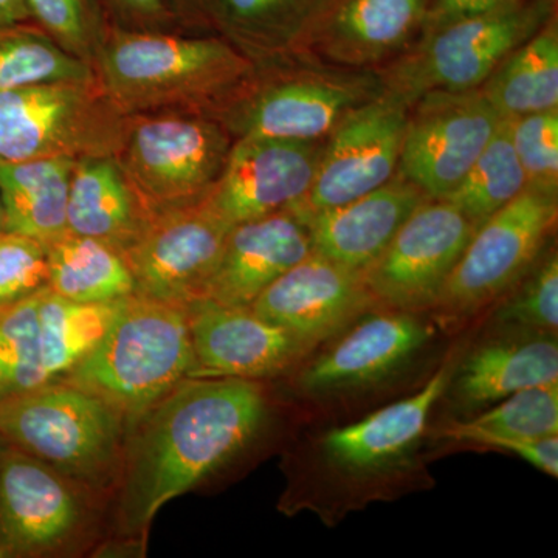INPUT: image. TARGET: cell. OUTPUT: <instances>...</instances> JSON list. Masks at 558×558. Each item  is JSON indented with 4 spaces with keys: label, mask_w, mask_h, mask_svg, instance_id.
Listing matches in <instances>:
<instances>
[{
    "label": "cell",
    "mask_w": 558,
    "mask_h": 558,
    "mask_svg": "<svg viewBox=\"0 0 558 558\" xmlns=\"http://www.w3.org/2000/svg\"><path fill=\"white\" fill-rule=\"evenodd\" d=\"M444 438L469 446L487 447L512 451L513 454L524 459L546 475L558 476V436L542 439H508L499 436L483 435L461 427L457 421L451 422L442 429Z\"/></svg>",
    "instance_id": "obj_38"
},
{
    "label": "cell",
    "mask_w": 558,
    "mask_h": 558,
    "mask_svg": "<svg viewBox=\"0 0 558 558\" xmlns=\"http://www.w3.org/2000/svg\"><path fill=\"white\" fill-rule=\"evenodd\" d=\"M501 119L558 109V27L553 17L480 87Z\"/></svg>",
    "instance_id": "obj_28"
},
{
    "label": "cell",
    "mask_w": 558,
    "mask_h": 558,
    "mask_svg": "<svg viewBox=\"0 0 558 558\" xmlns=\"http://www.w3.org/2000/svg\"><path fill=\"white\" fill-rule=\"evenodd\" d=\"M475 230L450 202L425 201L363 271L366 288L385 310H435Z\"/></svg>",
    "instance_id": "obj_12"
},
{
    "label": "cell",
    "mask_w": 558,
    "mask_h": 558,
    "mask_svg": "<svg viewBox=\"0 0 558 558\" xmlns=\"http://www.w3.org/2000/svg\"><path fill=\"white\" fill-rule=\"evenodd\" d=\"M3 231V208L2 202H0V233Z\"/></svg>",
    "instance_id": "obj_44"
},
{
    "label": "cell",
    "mask_w": 558,
    "mask_h": 558,
    "mask_svg": "<svg viewBox=\"0 0 558 558\" xmlns=\"http://www.w3.org/2000/svg\"><path fill=\"white\" fill-rule=\"evenodd\" d=\"M557 213V191L527 185L476 227L433 311L449 322L470 317L519 286L549 240Z\"/></svg>",
    "instance_id": "obj_10"
},
{
    "label": "cell",
    "mask_w": 558,
    "mask_h": 558,
    "mask_svg": "<svg viewBox=\"0 0 558 558\" xmlns=\"http://www.w3.org/2000/svg\"><path fill=\"white\" fill-rule=\"evenodd\" d=\"M110 24L132 32H185L167 0H105Z\"/></svg>",
    "instance_id": "obj_39"
},
{
    "label": "cell",
    "mask_w": 558,
    "mask_h": 558,
    "mask_svg": "<svg viewBox=\"0 0 558 558\" xmlns=\"http://www.w3.org/2000/svg\"><path fill=\"white\" fill-rule=\"evenodd\" d=\"M234 138L207 113L128 117L117 160L154 213L201 201L211 190Z\"/></svg>",
    "instance_id": "obj_8"
},
{
    "label": "cell",
    "mask_w": 558,
    "mask_h": 558,
    "mask_svg": "<svg viewBox=\"0 0 558 558\" xmlns=\"http://www.w3.org/2000/svg\"><path fill=\"white\" fill-rule=\"evenodd\" d=\"M189 33H213L209 24L208 0H167Z\"/></svg>",
    "instance_id": "obj_41"
},
{
    "label": "cell",
    "mask_w": 558,
    "mask_h": 558,
    "mask_svg": "<svg viewBox=\"0 0 558 558\" xmlns=\"http://www.w3.org/2000/svg\"><path fill=\"white\" fill-rule=\"evenodd\" d=\"M461 427L508 439H542L558 436V381L521 389L494 403L492 409Z\"/></svg>",
    "instance_id": "obj_33"
},
{
    "label": "cell",
    "mask_w": 558,
    "mask_h": 558,
    "mask_svg": "<svg viewBox=\"0 0 558 558\" xmlns=\"http://www.w3.org/2000/svg\"><path fill=\"white\" fill-rule=\"evenodd\" d=\"M517 2L520 0H429L428 13L422 33L435 31V28L451 24V22L480 16V14Z\"/></svg>",
    "instance_id": "obj_40"
},
{
    "label": "cell",
    "mask_w": 558,
    "mask_h": 558,
    "mask_svg": "<svg viewBox=\"0 0 558 558\" xmlns=\"http://www.w3.org/2000/svg\"><path fill=\"white\" fill-rule=\"evenodd\" d=\"M124 116L199 112L211 116L255 72V64L215 33L110 28L94 65Z\"/></svg>",
    "instance_id": "obj_2"
},
{
    "label": "cell",
    "mask_w": 558,
    "mask_h": 558,
    "mask_svg": "<svg viewBox=\"0 0 558 558\" xmlns=\"http://www.w3.org/2000/svg\"><path fill=\"white\" fill-rule=\"evenodd\" d=\"M32 22L27 0H0V24Z\"/></svg>",
    "instance_id": "obj_42"
},
{
    "label": "cell",
    "mask_w": 558,
    "mask_h": 558,
    "mask_svg": "<svg viewBox=\"0 0 558 558\" xmlns=\"http://www.w3.org/2000/svg\"><path fill=\"white\" fill-rule=\"evenodd\" d=\"M339 336L296 374L301 395L340 398L380 384L427 347L433 328L414 312L380 307L363 314Z\"/></svg>",
    "instance_id": "obj_16"
},
{
    "label": "cell",
    "mask_w": 558,
    "mask_h": 558,
    "mask_svg": "<svg viewBox=\"0 0 558 558\" xmlns=\"http://www.w3.org/2000/svg\"><path fill=\"white\" fill-rule=\"evenodd\" d=\"M191 368L185 306L131 295L64 380L94 392L131 422L190 379Z\"/></svg>",
    "instance_id": "obj_4"
},
{
    "label": "cell",
    "mask_w": 558,
    "mask_h": 558,
    "mask_svg": "<svg viewBox=\"0 0 558 558\" xmlns=\"http://www.w3.org/2000/svg\"><path fill=\"white\" fill-rule=\"evenodd\" d=\"M49 289L47 247L32 238L0 233V307Z\"/></svg>",
    "instance_id": "obj_37"
},
{
    "label": "cell",
    "mask_w": 558,
    "mask_h": 558,
    "mask_svg": "<svg viewBox=\"0 0 558 558\" xmlns=\"http://www.w3.org/2000/svg\"><path fill=\"white\" fill-rule=\"evenodd\" d=\"M413 106L396 175L427 199L442 201L478 160L502 119L480 89L432 92Z\"/></svg>",
    "instance_id": "obj_11"
},
{
    "label": "cell",
    "mask_w": 558,
    "mask_h": 558,
    "mask_svg": "<svg viewBox=\"0 0 558 558\" xmlns=\"http://www.w3.org/2000/svg\"><path fill=\"white\" fill-rule=\"evenodd\" d=\"M7 447H9V444H7V440L0 436V458H2L3 451L7 450Z\"/></svg>",
    "instance_id": "obj_43"
},
{
    "label": "cell",
    "mask_w": 558,
    "mask_h": 558,
    "mask_svg": "<svg viewBox=\"0 0 558 558\" xmlns=\"http://www.w3.org/2000/svg\"><path fill=\"white\" fill-rule=\"evenodd\" d=\"M454 365L447 362L416 395L326 432L317 442L322 472L340 486L366 488L410 465Z\"/></svg>",
    "instance_id": "obj_14"
},
{
    "label": "cell",
    "mask_w": 558,
    "mask_h": 558,
    "mask_svg": "<svg viewBox=\"0 0 558 558\" xmlns=\"http://www.w3.org/2000/svg\"><path fill=\"white\" fill-rule=\"evenodd\" d=\"M328 0H208L213 33L256 68L306 53L307 39Z\"/></svg>",
    "instance_id": "obj_25"
},
{
    "label": "cell",
    "mask_w": 558,
    "mask_h": 558,
    "mask_svg": "<svg viewBox=\"0 0 558 558\" xmlns=\"http://www.w3.org/2000/svg\"><path fill=\"white\" fill-rule=\"evenodd\" d=\"M120 301L75 303L43 290L27 391L64 380L100 341Z\"/></svg>",
    "instance_id": "obj_27"
},
{
    "label": "cell",
    "mask_w": 558,
    "mask_h": 558,
    "mask_svg": "<svg viewBox=\"0 0 558 558\" xmlns=\"http://www.w3.org/2000/svg\"><path fill=\"white\" fill-rule=\"evenodd\" d=\"M94 81V69L58 46L38 25L0 24V90Z\"/></svg>",
    "instance_id": "obj_30"
},
{
    "label": "cell",
    "mask_w": 558,
    "mask_h": 558,
    "mask_svg": "<svg viewBox=\"0 0 558 558\" xmlns=\"http://www.w3.org/2000/svg\"><path fill=\"white\" fill-rule=\"evenodd\" d=\"M427 197L395 175L365 196L315 213H296L310 230L312 252L352 271L368 269Z\"/></svg>",
    "instance_id": "obj_22"
},
{
    "label": "cell",
    "mask_w": 558,
    "mask_h": 558,
    "mask_svg": "<svg viewBox=\"0 0 558 558\" xmlns=\"http://www.w3.org/2000/svg\"><path fill=\"white\" fill-rule=\"evenodd\" d=\"M102 498L24 451L0 458V558L64 557L97 538Z\"/></svg>",
    "instance_id": "obj_9"
},
{
    "label": "cell",
    "mask_w": 558,
    "mask_h": 558,
    "mask_svg": "<svg viewBox=\"0 0 558 558\" xmlns=\"http://www.w3.org/2000/svg\"><path fill=\"white\" fill-rule=\"evenodd\" d=\"M270 405L259 380L185 379L132 418L113 490L116 537L148 539L159 510L252 446Z\"/></svg>",
    "instance_id": "obj_1"
},
{
    "label": "cell",
    "mask_w": 558,
    "mask_h": 558,
    "mask_svg": "<svg viewBox=\"0 0 558 558\" xmlns=\"http://www.w3.org/2000/svg\"><path fill=\"white\" fill-rule=\"evenodd\" d=\"M126 124L98 81L0 90V159L117 156Z\"/></svg>",
    "instance_id": "obj_7"
},
{
    "label": "cell",
    "mask_w": 558,
    "mask_h": 558,
    "mask_svg": "<svg viewBox=\"0 0 558 558\" xmlns=\"http://www.w3.org/2000/svg\"><path fill=\"white\" fill-rule=\"evenodd\" d=\"M557 16V0H520L422 33L381 76L384 89L411 106L432 92L476 90L517 47Z\"/></svg>",
    "instance_id": "obj_6"
},
{
    "label": "cell",
    "mask_w": 558,
    "mask_h": 558,
    "mask_svg": "<svg viewBox=\"0 0 558 558\" xmlns=\"http://www.w3.org/2000/svg\"><path fill=\"white\" fill-rule=\"evenodd\" d=\"M39 293L0 307V400L27 391L38 329Z\"/></svg>",
    "instance_id": "obj_35"
},
{
    "label": "cell",
    "mask_w": 558,
    "mask_h": 558,
    "mask_svg": "<svg viewBox=\"0 0 558 558\" xmlns=\"http://www.w3.org/2000/svg\"><path fill=\"white\" fill-rule=\"evenodd\" d=\"M27 7L33 24L70 54L94 65L112 28L105 0H27Z\"/></svg>",
    "instance_id": "obj_32"
},
{
    "label": "cell",
    "mask_w": 558,
    "mask_h": 558,
    "mask_svg": "<svg viewBox=\"0 0 558 558\" xmlns=\"http://www.w3.org/2000/svg\"><path fill=\"white\" fill-rule=\"evenodd\" d=\"M46 247L49 289L62 299L102 304L135 295L126 259L105 242L65 233Z\"/></svg>",
    "instance_id": "obj_29"
},
{
    "label": "cell",
    "mask_w": 558,
    "mask_h": 558,
    "mask_svg": "<svg viewBox=\"0 0 558 558\" xmlns=\"http://www.w3.org/2000/svg\"><path fill=\"white\" fill-rule=\"evenodd\" d=\"M130 422L68 380L0 400V436L102 499L112 497Z\"/></svg>",
    "instance_id": "obj_3"
},
{
    "label": "cell",
    "mask_w": 558,
    "mask_h": 558,
    "mask_svg": "<svg viewBox=\"0 0 558 558\" xmlns=\"http://www.w3.org/2000/svg\"><path fill=\"white\" fill-rule=\"evenodd\" d=\"M365 70H328L303 57L260 65L211 113L234 140L270 137L322 142L351 110L384 94Z\"/></svg>",
    "instance_id": "obj_5"
},
{
    "label": "cell",
    "mask_w": 558,
    "mask_h": 558,
    "mask_svg": "<svg viewBox=\"0 0 558 558\" xmlns=\"http://www.w3.org/2000/svg\"><path fill=\"white\" fill-rule=\"evenodd\" d=\"M494 315L498 330L557 333L558 258L556 250L535 263Z\"/></svg>",
    "instance_id": "obj_34"
},
{
    "label": "cell",
    "mask_w": 558,
    "mask_h": 558,
    "mask_svg": "<svg viewBox=\"0 0 558 558\" xmlns=\"http://www.w3.org/2000/svg\"><path fill=\"white\" fill-rule=\"evenodd\" d=\"M185 310L193 348L190 379H270L299 365L311 352L250 306L199 299Z\"/></svg>",
    "instance_id": "obj_18"
},
{
    "label": "cell",
    "mask_w": 558,
    "mask_h": 558,
    "mask_svg": "<svg viewBox=\"0 0 558 558\" xmlns=\"http://www.w3.org/2000/svg\"><path fill=\"white\" fill-rule=\"evenodd\" d=\"M509 120L510 138L527 185L546 191L558 186V109Z\"/></svg>",
    "instance_id": "obj_36"
},
{
    "label": "cell",
    "mask_w": 558,
    "mask_h": 558,
    "mask_svg": "<svg viewBox=\"0 0 558 558\" xmlns=\"http://www.w3.org/2000/svg\"><path fill=\"white\" fill-rule=\"evenodd\" d=\"M312 253L310 230L293 209L231 227L201 299L252 306L271 282Z\"/></svg>",
    "instance_id": "obj_20"
},
{
    "label": "cell",
    "mask_w": 558,
    "mask_h": 558,
    "mask_svg": "<svg viewBox=\"0 0 558 558\" xmlns=\"http://www.w3.org/2000/svg\"><path fill=\"white\" fill-rule=\"evenodd\" d=\"M377 306L362 274L312 252L271 282L250 307L312 351Z\"/></svg>",
    "instance_id": "obj_19"
},
{
    "label": "cell",
    "mask_w": 558,
    "mask_h": 558,
    "mask_svg": "<svg viewBox=\"0 0 558 558\" xmlns=\"http://www.w3.org/2000/svg\"><path fill=\"white\" fill-rule=\"evenodd\" d=\"M558 381L556 333L498 330L454 365L447 391L458 407L478 410L521 389Z\"/></svg>",
    "instance_id": "obj_23"
},
{
    "label": "cell",
    "mask_w": 558,
    "mask_h": 558,
    "mask_svg": "<svg viewBox=\"0 0 558 558\" xmlns=\"http://www.w3.org/2000/svg\"><path fill=\"white\" fill-rule=\"evenodd\" d=\"M76 160L73 157L0 159L3 231L32 238L44 245L64 236Z\"/></svg>",
    "instance_id": "obj_26"
},
{
    "label": "cell",
    "mask_w": 558,
    "mask_h": 558,
    "mask_svg": "<svg viewBox=\"0 0 558 558\" xmlns=\"http://www.w3.org/2000/svg\"><path fill=\"white\" fill-rule=\"evenodd\" d=\"M409 112L410 106L387 90L351 110L323 143L310 193L290 209L337 207L395 178Z\"/></svg>",
    "instance_id": "obj_13"
},
{
    "label": "cell",
    "mask_w": 558,
    "mask_h": 558,
    "mask_svg": "<svg viewBox=\"0 0 558 558\" xmlns=\"http://www.w3.org/2000/svg\"><path fill=\"white\" fill-rule=\"evenodd\" d=\"M428 7L429 0H328L306 51L351 69L379 64L416 43Z\"/></svg>",
    "instance_id": "obj_21"
},
{
    "label": "cell",
    "mask_w": 558,
    "mask_h": 558,
    "mask_svg": "<svg viewBox=\"0 0 558 558\" xmlns=\"http://www.w3.org/2000/svg\"><path fill=\"white\" fill-rule=\"evenodd\" d=\"M527 179L510 138L509 120L502 119L494 137L465 178L446 197L475 227L508 205L526 189Z\"/></svg>",
    "instance_id": "obj_31"
},
{
    "label": "cell",
    "mask_w": 558,
    "mask_h": 558,
    "mask_svg": "<svg viewBox=\"0 0 558 558\" xmlns=\"http://www.w3.org/2000/svg\"><path fill=\"white\" fill-rule=\"evenodd\" d=\"M154 215L116 156L76 160L70 182L68 233L105 242L124 256Z\"/></svg>",
    "instance_id": "obj_24"
},
{
    "label": "cell",
    "mask_w": 558,
    "mask_h": 558,
    "mask_svg": "<svg viewBox=\"0 0 558 558\" xmlns=\"http://www.w3.org/2000/svg\"><path fill=\"white\" fill-rule=\"evenodd\" d=\"M323 143L236 138L219 179L201 201L230 227L295 207L310 193Z\"/></svg>",
    "instance_id": "obj_17"
},
{
    "label": "cell",
    "mask_w": 558,
    "mask_h": 558,
    "mask_svg": "<svg viewBox=\"0 0 558 558\" xmlns=\"http://www.w3.org/2000/svg\"><path fill=\"white\" fill-rule=\"evenodd\" d=\"M230 229L202 201L156 213L124 253L135 295L178 306L199 300Z\"/></svg>",
    "instance_id": "obj_15"
}]
</instances>
